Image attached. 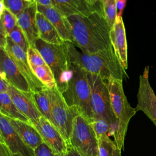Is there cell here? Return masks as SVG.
Returning a JSON list of instances; mask_svg holds the SVG:
<instances>
[{"label":"cell","mask_w":156,"mask_h":156,"mask_svg":"<svg viewBox=\"0 0 156 156\" xmlns=\"http://www.w3.org/2000/svg\"><path fill=\"white\" fill-rule=\"evenodd\" d=\"M67 18L71 26L73 44L81 51L96 54L114 51L111 28L104 11H95L88 16L73 15Z\"/></svg>","instance_id":"6da1fadb"},{"label":"cell","mask_w":156,"mask_h":156,"mask_svg":"<svg viewBox=\"0 0 156 156\" xmlns=\"http://www.w3.org/2000/svg\"><path fill=\"white\" fill-rule=\"evenodd\" d=\"M66 44L71 63L86 72L99 75L106 81L112 77L122 80L129 78L114 51L96 54L79 52L73 43Z\"/></svg>","instance_id":"7a4b0ae2"},{"label":"cell","mask_w":156,"mask_h":156,"mask_svg":"<svg viewBox=\"0 0 156 156\" xmlns=\"http://www.w3.org/2000/svg\"><path fill=\"white\" fill-rule=\"evenodd\" d=\"M35 47L50 68L54 76L57 87L61 93H63L66 90L72 76V63L66 42L62 44H54L38 38L36 41Z\"/></svg>","instance_id":"3957f363"},{"label":"cell","mask_w":156,"mask_h":156,"mask_svg":"<svg viewBox=\"0 0 156 156\" xmlns=\"http://www.w3.org/2000/svg\"><path fill=\"white\" fill-rule=\"evenodd\" d=\"M62 94L69 107L76 108L90 123L93 122L91 88L87 73L83 69L72 64V76L66 90Z\"/></svg>","instance_id":"277c9868"},{"label":"cell","mask_w":156,"mask_h":156,"mask_svg":"<svg viewBox=\"0 0 156 156\" xmlns=\"http://www.w3.org/2000/svg\"><path fill=\"white\" fill-rule=\"evenodd\" d=\"M107 85L112 107L118 121V129L113 135L114 141L122 151L124 149V140L129 121L136 111L135 108L130 106L127 101L123 89L122 80L112 77L107 80Z\"/></svg>","instance_id":"5b68a950"},{"label":"cell","mask_w":156,"mask_h":156,"mask_svg":"<svg viewBox=\"0 0 156 156\" xmlns=\"http://www.w3.org/2000/svg\"><path fill=\"white\" fill-rule=\"evenodd\" d=\"M87 77L91 88L93 120L96 119L105 120L110 125L115 135L118 129V121L112 107L107 81L99 75L88 73Z\"/></svg>","instance_id":"8992f818"},{"label":"cell","mask_w":156,"mask_h":156,"mask_svg":"<svg viewBox=\"0 0 156 156\" xmlns=\"http://www.w3.org/2000/svg\"><path fill=\"white\" fill-rule=\"evenodd\" d=\"M68 146L74 147L81 156H99L98 140L92 126L78 110Z\"/></svg>","instance_id":"52a82bcc"},{"label":"cell","mask_w":156,"mask_h":156,"mask_svg":"<svg viewBox=\"0 0 156 156\" xmlns=\"http://www.w3.org/2000/svg\"><path fill=\"white\" fill-rule=\"evenodd\" d=\"M51 115L54 125L69 143L77 109L69 107L57 87L49 88Z\"/></svg>","instance_id":"ba28073f"},{"label":"cell","mask_w":156,"mask_h":156,"mask_svg":"<svg viewBox=\"0 0 156 156\" xmlns=\"http://www.w3.org/2000/svg\"><path fill=\"white\" fill-rule=\"evenodd\" d=\"M149 66H146L140 76L139 88L137 93L136 112L142 111L156 126V95L149 82Z\"/></svg>","instance_id":"9c48e42d"},{"label":"cell","mask_w":156,"mask_h":156,"mask_svg":"<svg viewBox=\"0 0 156 156\" xmlns=\"http://www.w3.org/2000/svg\"><path fill=\"white\" fill-rule=\"evenodd\" d=\"M0 77L18 90L32 92L28 80L3 47H0Z\"/></svg>","instance_id":"30bf717a"},{"label":"cell","mask_w":156,"mask_h":156,"mask_svg":"<svg viewBox=\"0 0 156 156\" xmlns=\"http://www.w3.org/2000/svg\"><path fill=\"white\" fill-rule=\"evenodd\" d=\"M4 49L28 80L32 92L47 88L33 73L28 60L27 52L15 44L9 37L7 38Z\"/></svg>","instance_id":"8fae6325"},{"label":"cell","mask_w":156,"mask_h":156,"mask_svg":"<svg viewBox=\"0 0 156 156\" xmlns=\"http://www.w3.org/2000/svg\"><path fill=\"white\" fill-rule=\"evenodd\" d=\"M0 140L7 144L13 154L35 156L34 150L24 142L7 116L2 113H0Z\"/></svg>","instance_id":"7c38bea8"},{"label":"cell","mask_w":156,"mask_h":156,"mask_svg":"<svg viewBox=\"0 0 156 156\" xmlns=\"http://www.w3.org/2000/svg\"><path fill=\"white\" fill-rule=\"evenodd\" d=\"M7 93L18 108L29 119L30 123L38 130L40 119L42 115L35 104L32 92H23L10 85Z\"/></svg>","instance_id":"4fadbf2b"},{"label":"cell","mask_w":156,"mask_h":156,"mask_svg":"<svg viewBox=\"0 0 156 156\" xmlns=\"http://www.w3.org/2000/svg\"><path fill=\"white\" fill-rule=\"evenodd\" d=\"M38 131L44 143L49 146L54 152L62 156L66 155L68 148V143L57 127L43 116L40 119Z\"/></svg>","instance_id":"5bb4252c"},{"label":"cell","mask_w":156,"mask_h":156,"mask_svg":"<svg viewBox=\"0 0 156 156\" xmlns=\"http://www.w3.org/2000/svg\"><path fill=\"white\" fill-rule=\"evenodd\" d=\"M37 11L44 15L52 24L65 42L74 44L71 26L66 16H64L54 6L48 7L37 4Z\"/></svg>","instance_id":"9a60e30c"},{"label":"cell","mask_w":156,"mask_h":156,"mask_svg":"<svg viewBox=\"0 0 156 156\" xmlns=\"http://www.w3.org/2000/svg\"><path fill=\"white\" fill-rule=\"evenodd\" d=\"M37 2L29 4L17 17L18 24L24 33L30 46L35 47L36 41L39 38L36 15Z\"/></svg>","instance_id":"2e32d148"},{"label":"cell","mask_w":156,"mask_h":156,"mask_svg":"<svg viewBox=\"0 0 156 156\" xmlns=\"http://www.w3.org/2000/svg\"><path fill=\"white\" fill-rule=\"evenodd\" d=\"M112 44L121 65L127 69V45L126 30L122 16H117L115 23L110 30Z\"/></svg>","instance_id":"e0dca14e"},{"label":"cell","mask_w":156,"mask_h":156,"mask_svg":"<svg viewBox=\"0 0 156 156\" xmlns=\"http://www.w3.org/2000/svg\"><path fill=\"white\" fill-rule=\"evenodd\" d=\"M53 6L64 16H88L95 11H103L89 4L85 0H52Z\"/></svg>","instance_id":"ac0fdd59"},{"label":"cell","mask_w":156,"mask_h":156,"mask_svg":"<svg viewBox=\"0 0 156 156\" xmlns=\"http://www.w3.org/2000/svg\"><path fill=\"white\" fill-rule=\"evenodd\" d=\"M7 118L24 142L32 149L35 150L44 142L39 132L31 123Z\"/></svg>","instance_id":"d6986e66"},{"label":"cell","mask_w":156,"mask_h":156,"mask_svg":"<svg viewBox=\"0 0 156 156\" xmlns=\"http://www.w3.org/2000/svg\"><path fill=\"white\" fill-rule=\"evenodd\" d=\"M36 20L40 39L54 44H62L65 43L61 38L55 27L44 15L37 11Z\"/></svg>","instance_id":"ffe728a7"},{"label":"cell","mask_w":156,"mask_h":156,"mask_svg":"<svg viewBox=\"0 0 156 156\" xmlns=\"http://www.w3.org/2000/svg\"><path fill=\"white\" fill-rule=\"evenodd\" d=\"M0 113L8 118L30 123L29 119L16 106L8 93H0Z\"/></svg>","instance_id":"44dd1931"},{"label":"cell","mask_w":156,"mask_h":156,"mask_svg":"<svg viewBox=\"0 0 156 156\" xmlns=\"http://www.w3.org/2000/svg\"><path fill=\"white\" fill-rule=\"evenodd\" d=\"M32 96L35 104L41 115L54 124L51 115L49 88H47L40 91L32 92Z\"/></svg>","instance_id":"7402d4cb"},{"label":"cell","mask_w":156,"mask_h":156,"mask_svg":"<svg viewBox=\"0 0 156 156\" xmlns=\"http://www.w3.org/2000/svg\"><path fill=\"white\" fill-rule=\"evenodd\" d=\"M30 66L34 74L47 88L52 89L57 87L53 73L48 65L43 66Z\"/></svg>","instance_id":"603a6c76"},{"label":"cell","mask_w":156,"mask_h":156,"mask_svg":"<svg viewBox=\"0 0 156 156\" xmlns=\"http://www.w3.org/2000/svg\"><path fill=\"white\" fill-rule=\"evenodd\" d=\"M99 156H121V150L108 135L98 139Z\"/></svg>","instance_id":"cb8c5ba5"},{"label":"cell","mask_w":156,"mask_h":156,"mask_svg":"<svg viewBox=\"0 0 156 156\" xmlns=\"http://www.w3.org/2000/svg\"><path fill=\"white\" fill-rule=\"evenodd\" d=\"M116 2V0H102L104 16L111 29L117 17Z\"/></svg>","instance_id":"d4e9b609"},{"label":"cell","mask_w":156,"mask_h":156,"mask_svg":"<svg viewBox=\"0 0 156 156\" xmlns=\"http://www.w3.org/2000/svg\"><path fill=\"white\" fill-rule=\"evenodd\" d=\"M8 37L15 44L27 52L30 46L24 33L18 24L15 26L13 29L9 34Z\"/></svg>","instance_id":"484cf974"},{"label":"cell","mask_w":156,"mask_h":156,"mask_svg":"<svg viewBox=\"0 0 156 156\" xmlns=\"http://www.w3.org/2000/svg\"><path fill=\"white\" fill-rule=\"evenodd\" d=\"M91 124L98 140L105 135L110 136L114 135L110 125L103 119H94Z\"/></svg>","instance_id":"4316f807"},{"label":"cell","mask_w":156,"mask_h":156,"mask_svg":"<svg viewBox=\"0 0 156 156\" xmlns=\"http://www.w3.org/2000/svg\"><path fill=\"white\" fill-rule=\"evenodd\" d=\"M5 7L15 16L20 14L30 4L24 0H3Z\"/></svg>","instance_id":"83f0119b"},{"label":"cell","mask_w":156,"mask_h":156,"mask_svg":"<svg viewBox=\"0 0 156 156\" xmlns=\"http://www.w3.org/2000/svg\"><path fill=\"white\" fill-rule=\"evenodd\" d=\"M27 54L30 65L43 66L47 65L41 54L35 47L30 46L27 51Z\"/></svg>","instance_id":"f1b7e54d"},{"label":"cell","mask_w":156,"mask_h":156,"mask_svg":"<svg viewBox=\"0 0 156 156\" xmlns=\"http://www.w3.org/2000/svg\"><path fill=\"white\" fill-rule=\"evenodd\" d=\"M35 156H62L54 152L45 143H43L35 150Z\"/></svg>","instance_id":"f546056e"},{"label":"cell","mask_w":156,"mask_h":156,"mask_svg":"<svg viewBox=\"0 0 156 156\" xmlns=\"http://www.w3.org/2000/svg\"><path fill=\"white\" fill-rule=\"evenodd\" d=\"M0 156H13V154L10 150L7 144L0 140Z\"/></svg>","instance_id":"4dcf8cb0"},{"label":"cell","mask_w":156,"mask_h":156,"mask_svg":"<svg viewBox=\"0 0 156 156\" xmlns=\"http://www.w3.org/2000/svg\"><path fill=\"white\" fill-rule=\"evenodd\" d=\"M127 0H118L116 2L117 7V16H122L124 9L126 7Z\"/></svg>","instance_id":"1f68e13d"},{"label":"cell","mask_w":156,"mask_h":156,"mask_svg":"<svg viewBox=\"0 0 156 156\" xmlns=\"http://www.w3.org/2000/svg\"><path fill=\"white\" fill-rule=\"evenodd\" d=\"M10 84L4 79H0V93H7Z\"/></svg>","instance_id":"d6a6232c"},{"label":"cell","mask_w":156,"mask_h":156,"mask_svg":"<svg viewBox=\"0 0 156 156\" xmlns=\"http://www.w3.org/2000/svg\"><path fill=\"white\" fill-rule=\"evenodd\" d=\"M89 4L98 8L99 9H102V0H85Z\"/></svg>","instance_id":"836d02e7"},{"label":"cell","mask_w":156,"mask_h":156,"mask_svg":"<svg viewBox=\"0 0 156 156\" xmlns=\"http://www.w3.org/2000/svg\"><path fill=\"white\" fill-rule=\"evenodd\" d=\"M65 156H81L79 152L72 146H68V151Z\"/></svg>","instance_id":"e575fe53"},{"label":"cell","mask_w":156,"mask_h":156,"mask_svg":"<svg viewBox=\"0 0 156 156\" xmlns=\"http://www.w3.org/2000/svg\"><path fill=\"white\" fill-rule=\"evenodd\" d=\"M36 1L38 4H40L41 5L48 6V7L53 6L52 0H36Z\"/></svg>","instance_id":"d590c367"},{"label":"cell","mask_w":156,"mask_h":156,"mask_svg":"<svg viewBox=\"0 0 156 156\" xmlns=\"http://www.w3.org/2000/svg\"><path fill=\"white\" fill-rule=\"evenodd\" d=\"M26 2H28L29 4H32V3H34V2H37V1L36 0H24Z\"/></svg>","instance_id":"8d00e7d4"},{"label":"cell","mask_w":156,"mask_h":156,"mask_svg":"<svg viewBox=\"0 0 156 156\" xmlns=\"http://www.w3.org/2000/svg\"><path fill=\"white\" fill-rule=\"evenodd\" d=\"M13 156H23V155L18 154H13Z\"/></svg>","instance_id":"74e56055"},{"label":"cell","mask_w":156,"mask_h":156,"mask_svg":"<svg viewBox=\"0 0 156 156\" xmlns=\"http://www.w3.org/2000/svg\"><path fill=\"white\" fill-rule=\"evenodd\" d=\"M118 1V0H116V1Z\"/></svg>","instance_id":"f35d334b"}]
</instances>
